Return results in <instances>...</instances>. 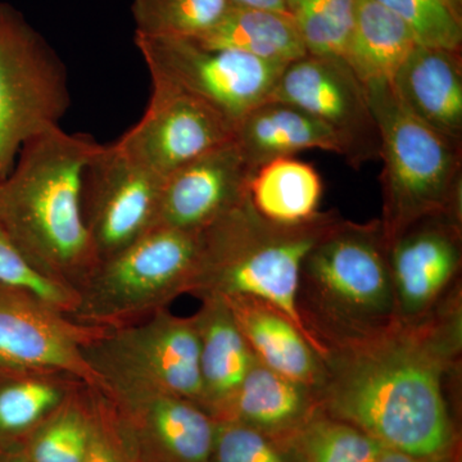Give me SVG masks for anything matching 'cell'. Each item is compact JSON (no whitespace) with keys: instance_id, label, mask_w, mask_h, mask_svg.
Listing matches in <instances>:
<instances>
[{"instance_id":"obj_17","label":"cell","mask_w":462,"mask_h":462,"mask_svg":"<svg viewBox=\"0 0 462 462\" xmlns=\"http://www.w3.org/2000/svg\"><path fill=\"white\" fill-rule=\"evenodd\" d=\"M392 87L403 107L422 124L462 142L461 51L416 45Z\"/></svg>"},{"instance_id":"obj_2","label":"cell","mask_w":462,"mask_h":462,"mask_svg":"<svg viewBox=\"0 0 462 462\" xmlns=\"http://www.w3.org/2000/svg\"><path fill=\"white\" fill-rule=\"evenodd\" d=\"M100 147L88 134L56 127L27 142L0 179V227L39 275L76 293L99 263L83 190Z\"/></svg>"},{"instance_id":"obj_6","label":"cell","mask_w":462,"mask_h":462,"mask_svg":"<svg viewBox=\"0 0 462 462\" xmlns=\"http://www.w3.org/2000/svg\"><path fill=\"white\" fill-rule=\"evenodd\" d=\"M199 233L157 226L100 260L78 289L69 318L89 327H124L191 294L199 275Z\"/></svg>"},{"instance_id":"obj_11","label":"cell","mask_w":462,"mask_h":462,"mask_svg":"<svg viewBox=\"0 0 462 462\" xmlns=\"http://www.w3.org/2000/svg\"><path fill=\"white\" fill-rule=\"evenodd\" d=\"M103 330L75 321L29 289L0 282V366L65 374L100 388L83 348Z\"/></svg>"},{"instance_id":"obj_15","label":"cell","mask_w":462,"mask_h":462,"mask_svg":"<svg viewBox=\"0 0 462 462\" xmlns=\"http://www.w3.org/2000/svg\"><path fill=\"white\" fill-rule=\"evenodd\" d=\"M254 175L236 139L211 149L165 178L157 226L200 233L247 199Z\"/></svg>"},{"instance_id":"obj_13","label":"cell","mask_w":462,"mask_h":462,"mask_svg":"<svg viewBox=\"0 0 462 462\" xmlns=\"http://www.w3.org/2000/svg\"><path fill=\"white\" fill-rule=\"evenodd\" d=\"M236 126L203 100L152 80L144 115L116 143L138 165L165 179L211 149L233 141Z\"/></svg>"},{"instance_id":"obj_12","label":"cell","mask_w":462,"mask_h":462,"mask_svg":"<svg viewBox=\"0 0 462 462\" xmlns=\"http://www.w3.org/2000/svg\"><path fill=\"white\" fill-rule=\"evenodd\" d=\"M163 180L118 147L103 145L84 176L85 223L98 260L157 227Z\"/></svg>"},{"instance_id":"obj_9","label":"cell","mask_w":462,"mask_h":462,"mask_svg":"<svg viewBox=\"0 0 462 462\" xmlns=\"http://www.w3.org/2000/svg\"><path fill=\"white\" fill-rule=\"evenodd\" d=\"M152 80L196 97L238 123L269 99L287 65L208 48L193 39L134 36Z\"/></svg>"},{"instance_id":"obj_28","label":"cell","mask_w":462,"mask_h":462,"mask_svg":"<svg viewBox=\"0 0 462 462\" xmlns=\"http://www.w3.org/2000/svg\"><path fill=\"white\" fill-rule=\"evenodd\" d=\"M231 5L230 0H133L135 33L153 38H199Z\"/></svg>"},{"instance_id":"obj_30","label":"cell","mask_w":462,"mask_h":462,"mask_svg":"<svg viewBox=\"0 0 462 462\" xmlns=\"http://www.w3.org/2000/svg\"><path fill=\"white\" fill-rule=\"evenodd\" d=\"M211 462H303L291 437H276L233 421H216Z\"/></svg>"},{"instance_id":"obj_36","label":"cell","mask_w":462,"mask_h":462,"mask_svg":"<svg viewBox=\"0 0 462 462\" xmlns=\"http://www.w3.org/2000/svg\"><path fill=\"white\" fill-rule=\"evenodd\" d=\"M451 460L447 461H437V460H428V458L416 457V456L403 454V452L392 451V449H387L376 462H449Z\"/></svg>"},{"instance_id":"obj_35","label":"cell","mask_w":462,"mask_h":462,"mask_svg":"<svg viewBox=\"0 0 462 462\" xmlns=\"http://www.w3.org/2000/svg\"><path fill=\"white\" fill-rule=\"evenodd\" d=\"M0 462H30L23 445L0 447Z\"/></svg>"},{"instance_id":"obj_16","label":"cell","mask_w":462,"mask_h":462,"mask_svg":"<svg viewBox=\"0 0 462 462\" xmlns=\"http://www.w3.org/2000/svg\"><path fill=\"white\" fill-rule=\"evenodd\" d=\"M108 397L143 462H211L216 420L199 404L167 393Z\"/></svg>"},{"instance_id":"obj_31","label":"cell","mask_w":462,"mask_h":462,"mask_svg":"<svg viewBox=\"0 0 462 462\" xmlns=\"http://www.w3.org/2000/svg\"><path fill=\"white\" fill-rule=\"evenodd\" d=\"M411 30L419 45L462 51V21L445 0H378Z\"/></svg>"},{"instance_id":"obj_29","label":"cell","mask_w":462,"mask_h":462,"mask_svg":"<svg viewBox=\"0 0 462 462\" xmlns=\"http://www.w3.org/2000/svg\"><path fill=\"white\" fill-rule=\"evenodd\" d=\"M357 0H287L307 54L339 57L354 26Z\"/></svg>"},{"instance_id":"obj_26","label":"cell","mask_w":462,"mask_h":462,"mask_svg":"<svg viewBox=\"0 0 462 462\" xmlns=\"http://www.w3.org/2000/svg\"><path fill=\"white\" fill-rule=\"evenodd\" d=\"M90 443V411L85 384L26 437L30 462H85Z\"/></svg>"},{"instance_id":"obj_25","label":"cell","mask_w":462,"mask_h":462,"mask_svg":"<svg viewBox=\"0 0 462 462\" xmlns=\"http://www.w3.org/2000/svg\"><path fill=\"white\" fill-rule=\"evenodd\" d=\"M322 190L314 166L294 157H281L254 172L249 199L267 220L291 225L305 223L320 212Z\"/></svg>"},{"instance_id":"obj_7","label":"cell","mask_w":462,"mask_h":462,"mask_svg":"<svg viewBox=\"0 0 462 462\" xmlns=\"http://www.w3.org/2000/svg\"><path fill=\"white\" fill-rule=\"evenodd\" d=\"M83 354L108 396L167 393L202 404L193 316L161 310L141 321L103 330L84 346Z\"/></svg>"},{"instance_id":"obj_18","label":"cell","mask_w":462,"mask_h":462,"mask_svg":"<svg viewBox=\"0 0 462 462\" xmlns=\"http://www.w3.org/2000/svg\"><path fill=\"white\" fill-rule=\"evenodd\" d=\"M318 393L302 383L254 361L242 384L212 418L233 421L276 437H291L318 410Z\"/></svg>"},{"instance_id":"obj_10","label":"cell","mask_w":462,"mask_h":462,"mask_svg":"<svg viewBox=\"0 0 462 462\" xmlns=\"http://www.w3.org/2000/svg\"><path fill=\"white\" fill-rule=\"evenodd\" d=\"M270 98L302 109L327 126L354 169L380 157V133L366 87L339 57L306 54L284 67Z\"/></svg>"},{"instance_id":"obj_8","label":"cell","mask_w":462,"mask_h":462,"mask_svg":"<svg viewBox=\"0 0 462 462\" xmlns=\"http://www.w3.org/2000/svg\"><path fill=\"white\" fill-rule=\"evenodd\" d=\"M69 106L62 58L23 12L0 0V179L27 142L60 126Z\"/></svg>"},{"instance_id":"obj_21","label":"cell","mask_w":462,"mask_h":462,"mask_svg":"<svg viewBox=\"0 0 462 462\" xmlns=\"http://www.w3.org/2000/svg\"><path fill=\"white\" fill-rule=\"evenodd\" d=\"M236 142L254 172L270 161L306 149H321L342 156L337 136L302 109L269 98L236 123Z\"/></svg>"},{"instance_id":"obj_5","label":"cell","mask_w":462,"mask_h":462,"mask_svg":"<svg viewBox=\"0 0 462 462\" xmlns=\"http://www.w3.org/2000/svg\"><path fill=\"white\" fill-rule=\"evenodd\" d=\"M380 133L383 236L387 245L428 216L461 211L462 142L410 114L392 83L365 85Z\"/></svg>"},{"instance_id":"obj_32","label":"cell","mask_w":462,"mask_h":462,"mask_svg":"<svg viewBox=\"0 0 462 462\" xmlns=\"http://www.w3.org/2000/svg\"><path fill=\"white\" fill-rule=\"evenodd\" d=\"M87 388L90 443L85 462H143L111 398L100 388Z\"/></svg>"},{"instance_id":"obj_1","label":"cell","mask_w":462,"mask_h":462,"mask_svg":"<svg viewBox=\"0 0 462 462\" xmlns=\"http://www.w3.org/2000/svg\"><path fill=\"white\" fill-rule=\"evenodd\" d=\"M461 343L455 294L416 320H394L369 336L328 346L320 407L387 449L451 460L457 438L446 380Z\"/></svg>"},{"instance_id":"obj_24","label":"cell","mask_w":462,"mask_h":462,"mask_svg":"<svg viewBox=\"0 0 462 462\" xmlns=\"http://www.w3.org/2000/svg\"><path fill=\"white\" fill-rule=\"evenodd\" d=\"M80 384L65 374L0 366V447L23 445Z\"/></svg>"},{"instance_id":"obj_19","label":"cell","mask_w":462,"mask_h":462,"mask_svg":"<svg viewBox=\"0 0 462 462\" xmlns=\"http://www.w3.org/2000/svg\"><path fill=\"white\" fill-rule=\"evenodd\" d=\"M224 300L260 363L319 393L325 380L324 358L287 316L254 298Z\"/></svg>"},{"instance_id":"obj_22","label":"cell","mask_w":462,"mask_h":462,"mask_svg":"<svg viewBox=\"0 0 462 462\" xmlns=\"http://www.w3.org/2000/svg\"><path fill=\"white\" fill-rule=\"evenodd\" d=\"M416 45L410 27L393 12L378 0H357L342 60L364 85L392 83Z\"/></svg>"},{"instance_id":"obj_4","label":"cell","mask_w":462,"mask_h":462,"mask_svg":"<svg viewBox=\"0 0 462 462\" xmlns=\"http://www.w3.org/2000/svg\"><path fill=\"white\" fill-rule=\"evenodd\" d=\"M300 316L327 346L361 338L396 320L388 249L380 220L339 221L307 254L300 272Z\"/></svg>"},{"instance_id":"obj_20","label":"cell","mask_w":462,"mask_h":462,"mask_svg":"<svg viewBox=\"0 0 462 462\" xmlns=\"http://www.w3.org/2000/svg\"><path fill=\"white\" fill-rule=\"evenodd\" d=\"M199 300L202 305L193 318L199 338L200 406L212 416L236 393L257 358L226 300L218 296Z\"/></svg>"},{"instance_id":"obj_33","label":"cell","mask_w":462,"mask_h":462,"mask_svg":"<svg viewBox=\"0 0 462 462\" xmlns=\"http://www.w3.org/2000/svg\"><path fill=\"white\" fill-rule=\"evenodd\" d=\"M0 282L29 289L42 300L71 315L78 305V293L39 275L12 245L0 227Z\"/></svg>"},{"instance_id":"obj_23","label":"cell","mask_w":462,"mask_h":462,"mask_svg":"<svg viewBox=\"0 0 462 462\" xmlns=\"http://www.w3.org/2000/svg\"><path fill=\"white\" fill-rule=\"evenodd\" d=\"M193 41L205 47L240 51L279 65H289L307 54L289 14L239 5H231L211 30Z\"/></svg>"},{"instance_id":"obj_14","label":"cell","mask_w":462,"mask_h":462,"mask_svg":"<svg viewBox=\"0 0 462 462\" xmlns=\"http://www.w3.org/2000/svg\"><path fill=\"white\" fill-rule=\"evenodd\" d=\"M396 320L430 314L460 272L461 211L428 216L387 245Z\"/></svg>"},{"instance_id":"obj_27","label":"cell","mask_w":462,"mask_h":462,"mask_svg":"<svg viewBox=\"0 0 462 462\" xmlns=\"http://www.w3.org/2000/svg\"><path fill=\"white\" fill-rule=\"evenodd\" d=\"M291 438L303 462H376L387 451L375 438L321 407Z\"/></svg>"},{"instance_id":"obj_37","label":"cell","mask_w":462,"mask_h":462,"mask_svg":"<svg viewBox=\"0 0 462 462\" xmlns=\"http://www.w3.org/2000/svg\"><path fill=\"white\" fill-rule=\"evenodd\" d=\"M451 11L454 12L455 16L462 21V0H445Z\"/></svg>"},{"instance_id":"obj_3","label":"cell","mask_w":462,"mask_h":462,"mask_svg":"<svg viewBox=\"0 0 462 462\" xmlns=\"http://www.w3.org/2000/svg\"><path fill=\"white\" fill-rule=\"evenodd\" d=\"M340 220L336 211H328L305 223H273L258 214L248 196L200 231L199 269L191 294L263 300L287 316L324 358L300 316V272L307 254Z\"/></svg>"},{"instance_id":"obj_34","label":"cell","mask_w":462,"mask_h":462,"mask_svg":"<svg viewBox=\"0 0 462 462\" xmlns=\"http://www.w3.org/2000/svg\"><path fill=\"white\" fill-rule=\"evenodd\" d=\"M230 3L239 7L269 9L289 14L287 0H230Z\"/></svg>"}]
</instances>
